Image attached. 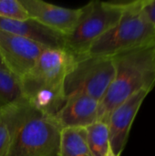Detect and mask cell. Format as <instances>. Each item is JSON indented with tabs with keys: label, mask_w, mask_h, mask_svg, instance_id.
<instances>
[{
	"label": "cell",
	"mask_w": 155,
	"mask_h": 156,
	"mask_svg": "<svg viewBox=\"0 0 155 156\" xmlns=\"http://www.w3.org/2000/svg\"><path fill=\"white\" fill-rule=\"evenodd\" d=\"M113 58L114 78L100 102L98 120L106 121L111 112L136 93L151 91L155 86V52L153 43L130 50Z\"/></svg>",
	"instance_id": "6da1fadb"
},
{
	"label": "cell",
	"mask_w": 155,
	"mask_h": 156,
	"mask_svg": "<svg viewBox=\"0 0 155 156\" xmlns=\"http://www.w3.org/2000/svg\"><path fill=\"white\" fill-rule=\"evenodd\" d=\"M143 0L127 1L118 23L99 37L87 55L114 57L154 42L155 27L143 10Z\"/></svg>",
	"instance_id": "7a4b0ae2"
},
{
	"label": "cell",
	"mask_w": 155,
	"mask_h": 156,
	"mask_svg": "<svg viewBox=\"0 0 155 156\" xmlns=\"http://www.w3.org/2000/svg\"><path fill=\"white\" fill-rule=\"evenodd\" d=\"M127 1H91L70 34L65 37V48L78 57L86 56L90 46L120 20Z\"/></svg>",
	"instance_id": "3957f363"
},
{
	"label": "cell",
	"mask_w": 155,
	"mask_h": 156,
	"mask_svg": "<svg viewBox=\"0 0 155 156\" xmlns=\"http://www.w3.org/2000/svg\"><path fill=\"white\" fill-rule=\"evenodd\" d=\"M61 128L32 108L17 126L5 156H58Z\"/></svg>",
	"instance_id": "277c9868"
},
{
	"label": "cell",
	"mask_w": 155,
	"mask_h": 156,
	"mask_svg": "<svg viewBox=\"0 0 155 156\" xmlns=\"http://www.w3.org/2000/svg\"><path fill=\"white\" fill-rule=\"evenodd\" d=\"M114 74L115 65L112 57H79L64 81L66 100L76 94H84L100 102Z\"/></svg>",
	"instance_id": "5b68a950"
},
{
	"label": "cell",
	"mask_w": 155,
	"mask_h": 156,
	"mask_svg": "<svg viewBox=\"0 0 155 156\" xmlns=\"http://www.w3.org/2000/svg\"><path fill=\"white\" fill-rule=\"evenodd\" d=\"M45 48L41 44L0 30V57L5 68L20 80L33 69Z\"/></svg>",
	"instance_id": "8992f818"
},
{
	"label": "cell",
	"mask_w": 155,
	"mask_h": 156,
	"mask_svg": "<svg viewBox=\"0 0 155 156\" xmlns=\"http://www.w3.org/2000/svg\"><path fill=\"white\" fill-rule=\"evenodd\" d=\"M79 57L66 48H46L33 69L21 80L39 84H64Z\"/></svg>",
	"instance_id": "52a82bcc"
},
{
	"label": "cell",
	"mask_w": 155,
	"mask_h": 156,
	"mask_svg": "<svg viewBox=\"0 0 155 156\" xmlns=\"http://www.w3.org/2000/svg\"><path fill=\"white\" fill-rule=\"evenodd\" d=\"M20 1L29 18L65 37L72 32L84 13V6L67 8L41 0Z\"/></svg>",
	"instance_id": "ba28073f"
},
{
	"label": "cell",
	"mask_w": 155,
	"mask_h": 156,
	"mask_svg": "<svg viewBox=\"0 0 155 156\" xmlns=\"http://www.w3.org/2000/svg\"><path fill=\"white\" fill-rule=\"evenodd\" d=\"M149 91L142 90L117 106L108 118L110 148L115 156H121L128 142L132 122Z\"/></svg>",
	"instance_id": "9c48e42d"
},
{
	"label": "cell",
	"mask_w": 155,
	"mask_h": 156,
	"mask_svg": "<svg viewBox=\"0 0 155 156\" xmlns=\"http://www.w3.org/2000/svg\"><path fill=\"white\" fill-rule=\"evenodd\" d=\"M25 101L36 112L54 118L66 102L64 84H39L20 80Z\"/></svg>",
	"instance_id": "30bf717a"
},
{
	"label": "cell",
	"mask_w": 155,
	"mask_h": 156,
	"mask_svg": "<svg viewBox=\"0 0 155 156\" xmlns=\"http://www.w3.org/2000/svg\"><path fill=\"white\" fill-rule=\"evenodd\" d=\"M100 101L84 94L67 98L65 104L54 117L62 128H87L98 120Z\"/></svg>",
	"instance_id": "8fae6325"
},
{
	"label": "cell",
	"mask_w": 155,
	"mask_h": 156,
	"mask_svg": "<svg viewBox=\"0 0 155 156\" xmlns=\"http://www.w3.org/2000/svg\"><path fill=\"white\" fill-rule=\"evenodd\" d=\"M0 30L27 38L46 48H65V36L29 18L11 20L0 17Z\"/></svg>",
	"instance_id": "7c38bea8"
},
{
	"label": "cell",
	"mask_w": 155,
	"mask_h": 156,
	"mask_svg": "<svg viewBox=\"0 0 155 156\" xmlns=\"http://www.w3.org/2000/svg\"><path fill=\"white\" fill-rule=\"evenodd\" d=\"M31 107L26 101L0 110V156H5L14 133L29 112Z\"/></svg>",
	"instance_id": "4fadbf2b"
},
{
	"label": "cell",
	"mask_w": 155,
	"mask_h": 156,
	"mask_svg": "<svg viewBox=\"0 0 155 156\" xmlns=\"http://www.w3.org/2000/svg\"><path fill=\"white\" fill-rule=\"evenodd\" d=\"M58 156H92L87 142L86 128H62Z\"/></svg>",
	"instance_id": "5bb4252c"
},
{
	"label": "cell",
	"mask_w": 155,
	"mask_h": 156,
	"mask_svg": "<svg viewBox=\"0 0 155 156\" xmlns=\"http://www.w3.org/2000/svg\"><path fill=\"white\" fill-rule=\"evenodd\" d=\"M23 101L20 79L9 70L0 69V110Z\"/></svg>",
	"instance_id": "9a60e30c"
},
{
	"label": "cell",
	"mask_w": 155,
	"mask_h": 156,
	"mask_svg": "<svg viewBox=\"0 0 155 156\" xmlns=\"http://www.w3.org/2000/svg\"><path fill=\"white\" fill-rule=\"evenodd\" d=\"M87 142L92 156H106L110 149L108 122L97 120L86 128Z\"/></svg>",
	"instance_id": "2e32d148"
},
{
	"label": "cell",
	"mask_w": 155,
	"mask_h": 156,
	"mask_svg": "<svg viewBox=\"0 0 155 156\" xmlns=\"http://www.w3.org/2000/svg\"><path fill=\"white\" fill-rule=\"evenodd\" d=\"M0 17L11 20L29 19L20 0H0Z\"/></svg>",
	"instance_id": "e0dca14e"
},
{
	"label": "cell",
	"mask_w": 155,
	"mask_h": 156,
	"mask_svg": "<svg viewBox=\"0 0 155 156\" xmlns=\"http://www.w3.org/2000/svg\"><path fill=\"white\" fill-rule=\"evenodd\" d=\"M143 10L155 27V0H143Z\"/></svg>",
	"instance_id": "ac0fdd59"
},
{
	"label": "cell",
	"mask_w": 155,
	"mask_h": 156,
	"mask_svg": "<svg viewBox=\"0 0 155 156\" xmlns=\"http://www.w3.org/2000/svg\"><path fill=\"white\" fill-rule=\"evenodd\" d=\"M0 69H7L5 68V64H4V62H3L2 58H1V57H0ZM7 70H8V69H7Z\"/></svg>",
	"instance_id": "d6986e66"
},
{
	"label": "cell",
	"mask_w": 155,
	"mask_h": 156,
	"mask_svg": "<svg viewBox=\"0 0 155 156\" xmlns=\"http://www.w3.org/2000/svg\"><path fill=\"white\" fill-rule=\"evenodd\" d=\"M106 156H115L114 155V154L112 153V151L111 150V148L109 149V151H108V153H107V155Z\"/></svg>",
	"instance_id": "ffe728a7"
},
{
	"label": "cell",
	"mask_w": 155,
	"mask_h": 156,
	"mask_svg": "<svg viewBox=\"0 0 155 156\" xmlns=\"http://www.w3.org/2000/svg\"><path fill=\"white\" fill-rule=\"evenodd\" d=\"M153 45H154V52H155V39H154V42H153Z\"/></svg>",
	"instance_id": "44dd1931"
}]
</instances>
